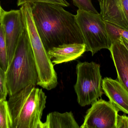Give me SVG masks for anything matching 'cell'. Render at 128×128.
Returning a JSON list of instances; mask_svg holds the SVG:
<instances>
[{
	"mask_svg": "<svg viewBox=\"0 0 128 128\" xmlns=\"http://www.w3.org/2000/svg\"><path fill=\"white\" fill-rule=\"evenodd\" d=\"M30 5L37 30L47 52L64 44L84 43L75 15L58 5Z\"/></svg>",
	"mask_w": 128,
	"mask_h": 128,
	"instance_id": "1",
	"label": "cell"
},
{
	"mask_svg": "<svg viewBox=\"0 0 128 128\" xmlns=\"http://www.w3.org/2000/svg\"><path fill=\"white\" fill-rule=\"evenodd\" d=\"M9 97L12 128H42L46 96L42 89L29 85Z\"/></svg>",
	"mask_w": 128,
	"mask_h": 128,
	"instance_id": "2",
	"label": "cell"
},
{
	"mask_svg": "<svg viewBox=\"0 0 128 128\" xmlns=\"http://www.w3.org/2000/svg\"><path fill=\"white\" fill-rule=\"evenodd\" d=\"M9 96L26 86H36L38 73L34 53L25 29L21 35L14 55L6 71Z\"/></svg>",
	"mask_w": 128,
	"mask_h": 128,
	"instance_id": "3",
	"label": "cell"
},
{
	"mask_svg": "<svg viewBox=\"0 0 128 128\" xmlns=\"http://www.w3.org/2000/svg\"><path fill=\"white\" fill-rule=\"evenodd\" d=\"M20 10L34 53L38 73L37 85L47 90L53 89L58 84L57 74L37 30L30 4L23 5Z\"/></svg>",
	"mask_w": 128,
	"mask_h": 128,
	"instance_id": "4",
	"label": "cell"
},
{
	"mask_svg": "<svg viewBox=\"0 0 128 128\" xmlns=\"http://www.w3.org/2000/svg\"><path fill=\"white\" fill-rule=\"evenodd\" d=\"M76 20L86 45L93 56L102 49L109 50L112 42L100 14L78 9Z\"/></svg>",
	"mask_w": 128,
	"mask_h": 128,
	"instance_id": "5",
	"label": "cell"
},
{
	"mask_svg": "<svg viewBox=\"0 0 128 128\" xmlns=\"http://www.w3.org/2000/svg\"><path fill=\"white\" fill-rule=\"evenodd\" d=\"M100 64L92 62H79L76 66L77 80L74 86L79 104L90 105L103 94Z\"/></svg>",
	"mask_w": 128,
	"mask_h": 128,
	"instance_id": "6",
	"label": "cell"
},
{
	"mask_svg": "<svg viewBox=\"0 0 128 128\" xmlns=\"http://www.w3.org/2000/svg\"><path fill=\"white\" fill-rule=\"evenodd\" d=\"M119 110L110 101L100 99L92 104L81 128H116Z\"/></svg>",
	"mask_w": 128,
	"mask_h": 128,
	"instance_id": "7",
	"label": "cell"
},
{
	"mask_svg": "<svg viewBox=\"0 0 128 128\" xmlns=\"http://www.w3.org/2000/svg\"><path fill=\"white\" fill-rule=\"evenodd\" d=\"M0 23L4 31L9 65L14 55L20 36L24 29L21 11H4Z\"/></svg>",
	"mask_w": 128,
	"mask_h": 128,
	"instance_id": "8",
	"label": "cell"
},
{
	"mask_svg": "<svg viewBox=\"0 0 128 128\" xmlns=\"http://www.w3.org/2000/svg\"><path fill=\"white\" fill-rule=\"evenodd\" d=\"M102 89L110 101L119 111L128 114V91L118 81L105 77L102 80Z\"/></svg>",
	"mask_w": 128,
	"mask_h": 128,
	"instance_id": "9",
	"label": "cell"
},
{
	"mask_svg": "<svg viewBox=\"0 0 128 128\" xmlns=\"http://www.w3.org/2000/svg\"><path fill=\"white\" fill-rule=\"evenodd\" d=\"M101 16L104 22L128 31V22L120 0H100Z\"/></svg>",
	"mask_w": 128,
	"mask_h": 128,
	"instance_id": "10",
	"label": "cell"
},
{
	"mask_svg": "<svg viewBox=\"0 0 128 128\" xmlns=\"http://www.w3.org/2000/svg\"><path fill=\"white\" fill-rule=\"evenodd\" d=\"M118 80L128 91V50L120 39L113 41L109 49Z\"/></svg>",
	"mask_w": 128,
	"mask_h": 128,
	"instance_id": "11",
	"label": "cell"
},
{
	"mask_svg": "<svg viewBox=\"0 0 128 128\" xmlns=\"http://www.w3.org/2000/svg\"><path fill=\"white\" fill-rule=\"evenodd\" d=\"M86 52L85 43L64 44L52 48L48 55L54 65L68 62L80 57Z\"/></svg>",
	"mask_w": 128,
	"mask_h": 128,
	"instance_id": "12",
	"label": "cell"
},
{
	"mask_svg": "<svg viewBox=\"0 0 128 128\" xmlns=\"http://www.w3.org/2000/svg\"><path fill=\"white\" fill-rule=\"evenodd\" d=\"M80 127L72 112L60 113L57 112L49 113L42 128H78Z\"/></svg>",
	"mask_w": 128,
	"mask_h": 128,
	"instance_id": "13",
	"label": "cell"
},
{
	"mask_svg": "<svg viewBox=\"0 0 128 128\" xmlns=\"http://www.w3.org/2000/svg\"><path fill=\"white\" fill-rule=\"evenodd\" d=\"M8 56L4 28L0 24V67L6 72L8 67Z\"/></svg>",
	"mask_w": 128,
	"mask_h": 128,
	"instance_id": "14",
	"label": "cell"
},
{
	"mask_svg": "<svg viewBox=\"0 0 128 128\" xmlns=\"http://www.w3.org/2000/svg\"><path fill=\"white\" fill-rule=\"evenodd\" d=\"M12 122L6 100L0 101V128H12Z\"/></svg>",
	"mask_w": 128,
	"mask_h": 128,
	"instance_id": "15",
	"label": "cell"
},
{
	"mask_svg": "<svg viewBox=\"0 0 128 128\" xmlns=\"http://www.w3.org/2000/svg\"><path fill=\"white\" fill-rule=\"evenodd\" d=\"M105 22L106 29L110 35L112 42L118 40L122 37L128 40V31L116 26L109 23Z\"/></svg>",
	"mask_w": 128,
	"mask_h": 128,
	"instance_id": "16",
	"label": "cell"
},
{
	"mask_svg": "<svg viewBox=\"0 0 128 128\" xmlns=\"http://www.w3.org/2000/svg\"><path fill=\"white\" fill-rule=\"evenodd\" d=\"M34 3L54 4L64 7H68L69 5V3L66 0H18L17 4L18 6H20L28 3L30 4Z\"/></svg>",
	"mask_w": 128,
	"mask_h": 128,
	"instance_id": "17",
	"label": "cell"
},
{
	"mask_svg": "<svg viewBox=\"0 0 128 128\" xmlns=\"http://www.w3.org/2000/svg\"><path fill=\"white\" fill-rule=\"evenodd\" d=\"M73 2L74 5L77 7L79 10L98 13L92 5V0H73Z\"/></svg>",
	"mask_w": 128,
	"mask_h": 128,
	"instance_id": "18",
	"label": "cell"
},
{
	"mask_svg": "<svg viewBox=\"0 0 128 128\" xmlns=\"http://www.w3.org/2000/svg\"><path fill=\"white\" fill-rule=\"evenodd\" d=\"M8 95L6 72L0 67V101L6 100Z\"/></svg>",
	"mask_w": 128,
	"mask_h": 128,
	"instance_id": "19",
	"label": "cell"
},
{
	"mask_svg": "<svg viewBox=\"0 0 128 128\" xmlns=\"http://www.w3.org/2000/svg\"><path fill=\"white\" fill-rule=\"evenodd\" d=\"M116 128H128V116L118 114L116 119Z\"/></svg>",
	"mask_w": 128,
	"mask_h": 128,
	"instance_id": "20",
	"label": "cell"
},
{
	"mask_svg": "<svg viewBox=\"0 0 128 128\" xmlns=\"http://www.w3.org/2000/svg\"><path fill=\"white\" fill-rule=\"evenodd\" d=\"M120 40L122 43L124 44V46L126 47L128 50V40L122 37H120Z\"/></svg>",
	"mask_w": 128,
	"mask_h": 128,
	"instance_id": "21",
	"label": "cell"
},
{
	"mask_svg": "<svg viewBox=\"0 0 128 128\" xmlns=\"http://www.w3.org/2000/svg\"><path fill=\"white\" fill-rule=\"evenodd\" d=\"M4 11L3 10V8H2L0 4V24L1 20L2 17V15H3V13L4 12Z\"/></svg>",
	"mask_w": 128,
	"mask_h": 128,
	"instance_id": "22",
	"label": "cell"
},
{
	"mask_svg": "<svg viewBox=\"0 0 128 128\" xmlns=\"http://www.w3.org/2000/svg\"><path fill=\"white\" fill-rule=\"evenodd\" d=\"M98 2H100V0H98Z\"/></svg>",
	"mask_w": 128,
	"mask_h": 128,
	"instance_id": "23",
	"label": "cell"
}]
</instances>
